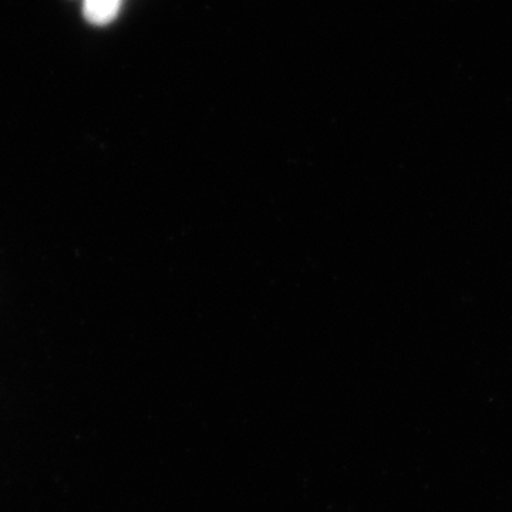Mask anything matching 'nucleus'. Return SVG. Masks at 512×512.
<instances>
[{
  "label": "nucleus",
  "instance_id": "obj_1",
  "mask_svg": "<svg viewBox=\"0 0 512 512\" xmlns=\"http://www.w3.org/2000/svg\"><path fill=\"white\" fill-rule=\"evenodd\" d=\"M123 0H83L84 19L94 26H107L119 16Z\"/></svg>",
  "mask_w": 512,
  "mask_h": 512
}]
</instances>
